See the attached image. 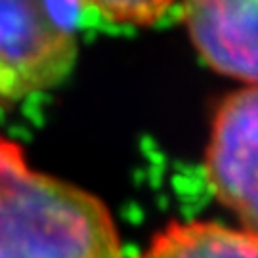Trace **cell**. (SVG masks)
Wrapping results in <instances>:
<instances>
[{"instance_id":"obj_2","label":"cell","mask_w":258,"mask_h":258,"mask_svg":"<svg viewBox=\"0 0 258 258\" xmlns=\"http://www.w3.org/2000/svg\"><path fill=\"white\" fill-rule=\"evenodd\" d=\"M63 0H0V100L52 90L73 71L79 42Z\"/></svg>"},{"instance_id":"obj_3","label":"cell","mask_w":258,"mask_h":258,"mask_svg":"<svg viewBox=\"0 0 258 258\" xmlns=\"http://www.w3.org/2000/svg\"><path fill=\"white\" fill-rule=\"evenodd\" d=\"M205 170L218 201L258 237V84L222 100L212 119Z\"/></svg>"},{"instance_id":"obj_6","label":"cell","mask_w":258,"mask_h":258,"mask_svg":"<svg viewBox=\"0 0 258 258\" xmlns=\"http://www.w3.org/2000/svg\"><path fill=\"white\" fill-rule=\"evenodd\" d=\"M84 8L119 25L146 27L161 19L176 0H77Z\"/></svg>"},{"instance_id":"obj_1","label":"cell","mask_w":258,"mask_h":258,"mask_svg":"<svg viewBox=\"0 0 258 258\" xmlns=\"http://www.w3.org/2000/svg\"><path fill=\"white\" fill-rule=\"evenodd\" d=\"M0 258H124L100 197L29 166L0 134Z\"/></svg>"},{"instance_id":"obj_5","label":"cell","mask_w":258,"mask_h":258,"mask_svg":"<svg viewBox=\"0 0 258 258\" xmlns=\"http://www.w3.org/2000/svg\"><path fill=\"white\" fill-rule=\"evenodd\" d=\"M142 258H258V237L216 222H174Z\"/></svg>"},{"instance_id":"obj_4","label":"cell","mask_w":258,"mask_h":258,"mask_svg":"<svg viewBox=\"0 0 258 258\" xmlns=\"http://www.w3.org/2000/svg\"><path fill=\"white\" fill-rule=\"evenodd\" d=\"M184 21L209 67L258 84V0H184Z\"/></svg>"}]
</instances>
